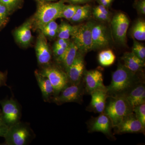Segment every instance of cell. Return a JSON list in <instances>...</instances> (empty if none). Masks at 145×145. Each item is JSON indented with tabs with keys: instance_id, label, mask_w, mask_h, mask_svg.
Returning a JSON list of instances; mask_svg holds the SVG:
<instances>
[{
	"instance_id": "obj_1",
	"label": "cell",
	"mask_w": 145,
	"mask_h": 145,
	"mask_svg": "<svg viewBox=\"0 0 145 145\" xmlns=\"http://www.w3.org/2000/svg\"><path fill=\"white\" fill-rule=\"evenodd\" d=\"M144 81L137 73L132 72L122 64H119L112 73L111 82L106 86L108 96H124L133 87Z\"/></svg>"
},
{
	"instance_id": "obj_2",
	"label": "cell",
	"mask_w": 145,
	"mask_h": 145,
	"mask_svg": "<svg viewBox=\"0 0 145 145\" xmlns=\"http://www.w3.org/2000/svg\"><path fill=\"white\" fill-rule=\"evenodd\" d=\"M64 5L63 0L56 3L38 2L36 13L31 20L32 27L41 30L50 22L59 18Z\"/></svg>"
},
{
	"instance_id": "obj_3",
	"label": "cell",
	"mask_w": 145,
	"mask_h": 145,
	"mask_svg": "<svg viewBox=\"0 0 145 145\" xmlns=\"http://www.w3.org/2000/svg\"><path fill=\"white\" fill-rule=\"evenodd\" d=\"M133 112V107L124 96H108L104 113L111 120L113 127L119 124L122 119Z\"/></svg>"
},
{
	"instance_id": "obj_4",
	"label": "cell",
	"mask_w": 145,
	"mask_h": 145,
	"mask_svg": "<svg viewBox=\"0 0 145 145\" xmlns=\"http://www.w3.org/2000/svg\"><path fill=\"white\" fill-rule=\"evenodd\" d=\"M93 23L88 22L85 24L75 26L71 37L81 53H85L93 50L91 27Z\"/></svg>"
},
{
	"instance_id": "obj_5",
	"label": "cell",
	"mask_w": 145,
	"mask_h": 145,
	"mask_svg": "<svg viewBox=\"0 0 145 145\" xmlns=\"http://www.w3.org/2000/svg\"><path fill=\"white\" fill-rule=\"evenodd\" d=\"M83 80L78 84H69L55 96L53 102L58 105L68 103H80L85 93Z\"/></svg>"
},
{
	"instance_id": "obj_6",
	"label": "cell",
	"mask_w": 145,
	"mask_h": 145,
	"mask_svg": "<svg viewBox=\"0 0 145 145\" xmlns=\"http://www.w3.org/2000/svg\"><path fill=\"white\" fill-rule=\"evenodd\" d=\"M31 133L27 125L19 122L9 127L4 138L5 145H25L27 144L31 139Z\"/></svg>"
},
{
	"instance_id": "obj_7",
	"label": "cell",
	"mask_w": 145,
	"mask_h": 145,
	"mask_svg": "<svg viewBox=\"0 0 145 145\" xmlns=\"http://www.w3.org/2000/svg\"><path fill=\"white\" fill-rule=\"evenodd\" d=\"M40 72L50 81L54 87L56 96L69 84L66 72L57 67H47Z\"/></svg>"
},
{
	"instance_id": "obj_8",
	"label": "cell",
	"mask_w": 145,
	"mask_h": 145,
	"mask_svg": "<svg viewBox=\"0 0 145 145\" xmlns=\"http://www.w3.org/2000/svg\"><path fill=\"white\" fill-rule=\"evenodd\" d=\"M87 126L89 133H102L108 139H115L112 132L113 127L111 120L104 112L100 114L98 117H92L89 119Z\"/></svg>"
},
{
	"instance_id": "obj_9",
	"label": "cell",
	"mask_w": 145,
	"mask_h": 145,
	"mask_svg": "<svg viewBox=\"0 0 145 145\" xmlns=\"http://www.w3.org/2000/svg\"><path fill=\"white\" fill-rule=\"evenodd\" d=\"M116 134L127 133H143L145 134V127L135 116L134 112L123 118L116 126L113 127Z\"/></svg>"
},
{
	"instance_id": "obj_10",
	"label": "cell",
	"mask_w": 145,
	"mask_h": 145,
	"mask_svg": "<svg viewBox=\"0 0 145 145\" xmlns=\"http://www.w3.org/2000/svg\"><path fill=\"white\" fill-rule=\"evenodd\" d=\"M2 107V115L7 124L9 127L20 122L21 110L17 101L13 99L0 101Z\"/></svg>"
},
{
	"instance_id": "obj_11",
	"label": "cell",
	"mask_w": 145,
	"mask_h": 145,
	"mask_svg": "<svg viewBox=\"0 0 145 145\" xmlns=\"http://www.w3.org/2000/svg\"><path fill=\"white\" fill-rule=\"evenodd\" d=\"M129 24V21L127 17L122 13H117L112 20V27L114 37L117 41L122 44L125 43Z\"/></svg>"
},
{
	"instance_id": "obj_12",
	"label": "cell",
	"mask_w": 145,
	"mask_h": 145,
	"mask_svg": "<svg viewBox=\"0 0 145 145\" xmlns=\"http://www.w3.org/2000/svg\"><path fill=\"white\" fill-rule=\"evenodd\" d=\"M83 82L85 93L90 94L93 91L106 87L103 83L102 72L99 70H85Z\"/></svg>"
},
{
	"instance_id": "obj_13",
	"label": "cell",
	"mask_w": 145,
	"mask_h": 145,
	"mask_svg": "<svg viewBox=\"0 0 145 145\" xmlns=\"http://www.w3.org/2000/svg\"><path fill=\"white\" fill-rule=\"evenodd\" d=\"M85 71L83 54L78 51L75 60L67 71L69 84H78L82 81Z\"/></svg>"
},
{
	"instance_id": "obj_14",
	"label": "cell",
	"mask_w": 145,
	"mask_h": 145,
	"mask_svg": "<svg viewBox=\"0 0 145 145\" xmlns=\"http://www.w3.org/2000/svg\"><path fill=\"white\" fill-rule=\"evenodd\" d=\"M90 95L91 96V100L90 104L87 108V110L99 114L103 112L107 99L108 97L106 86L105 88L93 91Z\"/></svg>"
},
{
	"instance_id": "obj_15",
	"label": "cell",
	"mask_w": 145,
	"mask_h": 145,
	"mask_svg": "<svg viewBox=\"0 0 145 145\" xmlns=\"http://www.w3.org/2000/svg\"><path fill=\"white\" fill-rule=\"evenodd\" d=\"M36 43L35 50L38 63L42 65L48 64L51 61V52L46 36L42 32L39 35Z\"/></svg>"
},
{
	"instance_id": "obj_16",
	"label": "cell",
	"mask_w": 145,
	"mask_h": 145,
	"mask_svg": "<svg viewBox=\"0 0 145 145\" xmlns=\"http://www.w3.org/2000/svg\"><path fill=\"white\" fill-rule=\"evenodd\" d=\"M93 49L105 47L109 43V39L106 29L103 25L99 24H92L91 27Z\"/></svg>"
},
{
	"instance_id": "obj_17",
	"label": "cell",
	"mask_w": 145,
	"mask_h": 145,
	"mask_svg": "<svg viewBox=\"0 0 145 145\" xmlns=\"http://www.w3.org/2000/svg\"><path fill=\"white\" fill-rule=\"evenodd\" d=\"M133 107L145 103V85L142 82L133 87L124 95Z\"/></svg>"
},
{
	"instance_id": "obj_18",
	"label": "cell",
	"mask_w": 145,
	"mask_h": 145,
	"mask_svg": "<svg viewBox=\"0 0 145 145\" xmlns=\"http://www.w3.org/2000/svg\"><path fill=\"white\" fill-rule=\"evenodd\" d=\"M35 75L44 101L47 102L50 99H53L56 96V93L48 78L37 70L35 71Z\"/></svg>"
},
{
	"instance_id": "obj_19",
	"label": "cell",
	"mask_w": 145,
	"mask_h": 145,
	"mask_svg": "<svg viewBox=\"0 0 145 145\" xmlns=\"http://www.w3.org/2000/svg\"><path fill=\"white\" fill-rule=\"evenodd\" d=\"M32 21L29 20L18 27L15 31V36L17 41L23 46H27L32 39L31 29Z\"/></svg>"
},
{
	"instance_id": "obj_20",
	"label": "cell",
	"mask_w": 145,
	"mask_h": 145,
	"mask_svg": "<svg viewBox=\"0 0 145 145\" xmlns=\"http://www.w3.org/2000/svg\"><path fill=\"white\" fill-rule=\"evenodd\" d=\"M124 65L132 72L137 73L142 71L145 67V62L138 58L134 53L126 52L121 58Z\"/></svg>"
},
{
	"instance_id": "obj_21",
	"label": "cell",
	"mask_w": 145,
	"mask_h": 145,
	"mask_svg": "<svg viewBox=\"0 0 145 145\" xmlns=\"http://www.w3.org/2000/svg\"><path fill=\"white\" fill-rule=\"evenodd\" d=\"M78 51V47L75 43L70 42L64 53L57 59L58 62L63 65L66 72L75 60Z\"/></svg>"
},
{
	"instance_id": "obj_22",
	"label": "cell",
	"mask_w": 145,
	"mask_h": 145,
	"mask_svg": "<svg viewBox=\"0 0 145 145\" xmlns=\"http://www.w3.org/2000/svg\"><path fill=\"white\" fill-rule=\"evenodd\" d=\"M131 34L134 39L139 41L145 40V22L143 20L136 22L131 29Z\"/></svg>"
},
{
	"instance_id": "obj_23",
	"label": "cell",
	"mask_w": 145,
	"mask_h": 145,
	"mask_svg": "<svg viewBox=\"0 0 145 145\" xmlns=\"http://www.w3.org/2000/svg\"><path fill=\"white\" fill-rule=\"evenodd\" d=\"M116 56L111 50H104L100 52L98 60L101 65L104 67L109 66L115 61Z\"/></svg>"
},
{
	"instance_id": "obj_24",
	"label": "cell",
	"mask_w": 145,
	"mask_h": 145,
	"mask_svg": "<svg viewBox=\"0 0 145 145\" xmlns=\"http://www.w3.org/2000/svg\"><path fill=\"white\" fill-rule=\"evenodd\" d=\"M91 8L89 5L84 6H79L75 15L71 21L73 22H80L88 18L90 16Z\"/></svg>"
},
{
	"instance_id": "obj_25",
	"label": "cell",
	"mask_w": 145,
	"mask_h": 145,
	"mask_svg": "<svg viewBox=\"0 0 145 145\" xmlns=\"http://www.w3.org/2000/svg\"><path fill=\"white\" fill-rule=\"evenodd\" d=\"M75 26H72L66 22L61 23L59 25L57 36L59 39L69 40L71 36Z\"/></svg>"
},
{
	"instance_id": "obj_26",
	"label": "cell",
	"mask_w": 145,
	"mask_h": 145,
	"mask_svg": "<svg viewBox=\"0 0 145 145\" xmlns=\"http://www.w3.org/2000/svg\"><path fill=\"white\" fill-rule=\"evenodd\" d=\"M79 5H65L63 7L61 10L59 18H63L68 20H71L77 10Z\"/></svg>"
},
{
	"instance_id": "obj_27",
	"label": "cell",
	"mask_w": 145,
	"mask_h": 145,
	"mask_svg": "<svg viewBox=\"0 0 145 145\" xmlns=\"http://www.w3.org/2000/svg\"><path fill=\"white\" fill-rule=\"evenodd\" d=\"M132 52L134 53L140 59L145 62V47L142 44L140 43L133 39V44L132 47Z\"/></svg>"
},
{
	"instance_id": "obj_28",
	"label": "cell",
	"mask_w": 145,
	"mask_h": 145,
	"mask_svg": "<svg viewBox=\"0 0 145 145\" xmlns=\"http://www.w3.org/2000/svg\"><path fill=\"white\" fill-rule=\"evenodd\" d=\"M133 112L137 119L145 127V103L134 107Z\"/></svg>"
},
{
	"instance_id": "obj_29",
	"label": "cell",
	"mask_w": 145,
	"mask_h": 145,
	"mask_svg": "<svg viewBox=\"0 0 145 145\" xmlns=\"http://www.w3.org/2000/svg\"><path fill=\"white\" fill-rule=\"evenodd\" d=\"M22 1V0H0V2L6 7L9 13L18 8Z\"/></svg>"
},
{
	"instance_id": "obj_30",
	"label": "cell",
	"mask_w": 145,
	"mask_h": 145,
	"mask_svg": "<svg viewBox=\"0 0 145 145\" xmlns=\"http://www.w3.org/2000/svg\"><path fill=\"white\" fill-rule=\"evenodd\" d=\"M9 12L4 5L0 2V26L6 22Z\"/></svg>"
},
{
	"instance_id": "obj_31",
	"label": "cell",
	"mask_w": 145,
	"mask_h": 145,
	"mask_svg": "<svg viewBox=\"0 0 145 145\" xmlns=\"http://www.w3.org/2000/svg\"><path fill=\"white\" fill-rule=\"evenodd\" d=\"M9 126L7 124L3 119L1 113L0 114V137H4Z\"/></svg>"
},
{
	"instance_id": "obj_32",
	"label": "cell",
	"mask_w": 145,
	"mask_h": 145,
	"mask_svg": "<svg viewBox=\"0 0 145 145\" xmlns=\"http://www.w3.org/2000/svg\"><path fill=\"white\" fill-rule=\"evenodd\" d=\"M59 28V25L56 22L54 21H51L46 25H45L41 29V31H57Z\"/></svg>"
},
{
	"instance_id": "obj_33",
	"label": "cell",
	"mask_w": 145,
	"mask_h": 145,
	"mask_svg": "<svg viewBox=\"0 0 145 145\" xmlns=\"http://www.w3.org/2000/svg\"><path fill=\"white\" fill-rule=\"evenodd\" d=\"M93 14L95 18L100 20L106 21H108L109 20V16L99 11L93 10Z\"/></svg>"
},
{
	"instance_id": "obj_34",
	"label": "cell",
	"mask_w": 145,
	"mask_h": 145,
	"mask_svg": "<svg viewBox=\"0 0 145 145\" xmlns=\"http://www.w3.org/2000/svg\"><path fill=\"white\" fill-rule=\"evenodd\" d=\"M137 10L142 14H145V0H140L137 2L136 6Z\"/></svg>"
},
{
	"instance_id": "obj_35",
	"label": "cell",
	"mask_w": 145,
	"mask_h": 145,
	"mask_svg": "<svg viewBox=\"0 0 145 145\" xmlns=\"http://www.w3.org/2000/svg\"><path fill=\"white\" fill-rule=\"evenodd\" d=\"M67 48H65L62 47H54L53 52H54V55L57 59L61 56L64 53Z\"/></svg>"
},
{
	"instance_id": "obj_36",
	"label": "cell",
	"mask_w": 145,
	"mask_h": 145,
	"mask_svg": "<svg viewBox=\"0 0 145 145\" xmlns=\"http://www.w3.org/2000/svg\"><path fill=\"white\" fill-rule=\"evenodd\" d=\"M93 10H96V11H99V12H101L104 14H106V15L109 16L110 13L109 12L108 10L107 7H105L103 6L100 5L96 7L95 8L93 9Z\"/></svg>"
},
{
	"instance_id": "obj_37",
	"label": "cell",
	"mask_w": 145,
	"mask_h": 145,
	"mask_svg": "<svg viewBox=\"0 0 145 145\" xmlns=\"http://www.w3.org/2000/svg\"><path fill=\"white\" fill-rule=\"evenodd\" d=\"M98 1L100 5L107 8L110 5L112 0H98Z\"/></svg>"
},
{
	"instance_id": "obj_38",
	"label": "cell",
	"mask_w": 145,
	"mask_h": 145,
	"mask_svg": "<svg viewBox=\"0 0 145 145\" xmlns=\"http://www.w3.org/2000/svg\"><path fill=\"white\" fill-rule=\"evenodd\" d=\"M67 40L65 39H59L58 40L55 42L54 44V47H59L62 46L64 44L65 42H66Z\"/></svg>"
},
{
	"instance_id": "obj_39",
	"label": "cell",
	"mask_w": 145,
	"mask_h": 145,
	"mask_svg": "<svg viewBox=\"0 0 145 145\" xmlns=\"http://www.w3.org/2000/svg\"><path fill=\"white\" fill-rule=\"evenodd\" d=\"M69 1L73 3L77 4L88 2L91 0H69Z\"/></svg>"
},
{
	"instance_id": "obj_40",
	"label": "cell",
	"mask_w": 145,
	"mask_h": 145,
	"mask_svg": "<svg viewBox=\"0 0 145 145\" xmlns=\"http://www.w3.org/2000/svg\"><path fill=\"white\" fill-rule=\"evenodd\" d=\"M5 77L3 74L1 72H0V86L3 85L5 83Z\"/></svg>"
},
{
	"instance_id": "obj_41",
	"label": "cell",
	"mask_w": 145,
	"mask_h": 145,
	"mask_svg": "<svg viewBox=\"0 0 145 145\" xmlns=\"http://www.w3.org/2000/svg\"><path fill=\"white\" fill-rule=\"evenodd\" d=\"M37 2H50L56 0H36Z\"/></svg>"
}]
</instances>
